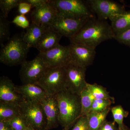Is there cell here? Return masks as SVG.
<instances>
[{"instance_id": "1", "label": "cell", "mask_w": 130, "mask_h": 130, "mask_svg": "<svg viewBox=\"0 0 130 130\" xmlns=\"http://www.w3.org/2000/svg\"><path fill=\"white\" fill-rule=\"evenodd\" d=\"M115 36L111 25L105 20L94 17L89 19L79 31L70 40L71 43L83 44L95 49L102 42L113 39Z\"/></svg>"}, {"instance_id": "2", "label": "cell", "mask_w": 130, "mask_h": 130, "mask_svg": "<svg viewBox=\"0 0 130 130\" xmlns=\"http://www.w3.org/2000/svg\"><path fill=\"white\" fill-rule=\"evenodd\" d=\"M55 96L59 112L60 124L64 129L69 130L80 117V95L66 89Z\"/></svg>"}, {"instance_id": "3", "label": "cell", "mask_w": 130, "mask_h": 130, "mask_svg": "<svg viewBox=\"0 0 130 130\" xmlns=\"http://www.w3.org/2000/svg\"><path fill=\"white\" fill-rule=\"evenodd\" d=\"M23 32L16 34L6 44L1 47L0 61L2 63L12 66L20 64L25 61L30 47L23 40Z\"/></svg>"}, {"instance_id": "4", "label": "cell", "mask_w": 130, "mask_h": 130, "mask_svg": "<svg viewBox=\"0 0 130 130\" xmlns=\"http://www.w3.org/2000/svg\"><path fill=\"white\" fill-rule=\"evenodd\" d=\"M49 2L57 16L74 19L95 17L87 3L81 0H49Z\"/></svg>"}, {"instance_id": "5", "label": "cell", "mask_w": 130, "mask_h": 130, "mask_svg": "<svg viewBox=\"0 0 130 130\" xmlns=\"http://www.w3.org/2000/svg\"><path fill=\"white\" fill-rule=\"evenodd\" d=\"M47 95L55 96L67 89L65 67L48 68L37 83Z\"/></svg>"}, {"instance_id": "6", "label": "cell", "mask_w": 130, "mask_h": 130, "mask_svg": "<svg viewBox=\"0 0 130 130\" xmlns=\"http://www.w3.org/2000/svg\"><path fill=\"white\" fill-rule=\"evenodd\" d=\"M19 110L28 125L36 130H45L46 118L39 102L24 100L19 103Z\"/></svg>"}, {"instance_id": "7", "label": "cell", "mask_w": 130, "mask_h": 130, "mask_svg": "<svg viewBox=\"0 0 130 130\" xmlns=\"http://www.w3.org/2000/svg\"><path fill=\"white\" fill-rule=\"evenodd\" d=\"M21 65L19 74L23 85L36 84L48 68L39 54L35 59L26 60Z\"/></svg>"}, {"instance_id": "8", "label": "cell", "mask_w": 130, "mask_h": 130, "mask_svg": "<svg viewBox=\"0 0 130 130\" xmlns=\"http://www.w3.org/2000/svg\"><path fill=\"white\" fill-rule=\"evenodd\" d=\"M67 89L80 95L86 88V68L71 62L66 67Z\"/></svg>"}, {"instance_id": "9", "label": "cell", "mask_w": 130, "mask_h": 130, "mask_svg": "<svg viewBox=\"0 0 130 130\" xmlns=\"http://www.w3.org/2000/svg\"><path fill=\"white\" fill-rule=\"evenodd\" d=\"M86 2L98 18L102 20L109 19L126 11L122 5L109 0H89Z\"/></svg>"}, {"instance_id": "10", "label": "cell", "mask_w": 130, "mask_h": 130, "mask_svg": "<svg viewBox=\"0 0 130 130\" xmlns=\"http://www.w3.org/2000/svg\"><path fill=\"white\" fill-rule=\"evenodd\" d=\"M90 18H71L57 16L50 28L59 32L62 37L68 38L70 39L79 31Z\"/></svg>"}, {"instance_id": "11", "label": "cell", "mask_w": 130, "mask_h": 130, "mask_svg": "<svg viewBox=\"0 0 130 130\" xmlns=\"http://www.w3.org/2000/svg\"><path fill=\"white\" fill-rule=\"evenodd\" d=\"M48 68L65 67L71 62L69 46L59 44L43 53H39Z\"/></svg>"}, {"instance_id": "12", "label": "cell", "mask_w": 130, "mask_h": 130, "mask_svg": "<svg viewBox=\"0 0 130 130\" xmlns=\"http://www.w3.org/2000/svg\"><path fill=\"white\" fill-rule=\"evenodd\" d=\"M68 46L71 62L85 68L92 64L95 57V49L79 43H71Z\"/></svg>"}, {"instance_id": "13", "label": "cell", "mask_w": 130, "mask_h": 130, "mask_svg": "<svg viewBox=\"0 0 130 130\" xmlns=\"http://www.w3.org/2000/svg\"><path fill=\"white\" fill-rule=\"evenodd\" d=\"M44 111L46 125L45 130H50L58 127L59 123V112L55 96L48 95L39 102Z\"/></svg>"}, {"instance_id": "14", "label": "cell", "mask_w": 130, "mask_h": 130, "mask_svg": "<svg viewBox=\"0 0 130 130\" xmlns=\"http://www.w3.org/2000/svg\"><path fill=\"white\" fill-rule=\"evenodd\" d=\"M57 16L56 9L49 0L47 3L33 9L31 14V22L45 28H50Z\"/></svg>"}, {"instance_id": "15", "label": "cell", "mask_w": 130, "mask_h": 130, "mask_svg": "<svg viewBox=\"0 0 130 130\" xmlns=\"http://www.w3.org/2000/svg\"><path fill=\"white\" fill-rule=\"evenodd\" d=\"M16 86L8 77L0 78V102L19 103L24 100L17 92Z\"/></svg>"}, {"instance_id": "16", "label": "cell", "mask_w": 130, "mask_h": 130, "mask_svg": "<svg viewBox=\"0 0 130 130\" xmlns=\"http://www.w3.org/2000/svg\"><path fill=\"white\" fill-rule=\"evenodd\" d=\"M16 88L17 92L24 100L40 102L48 95L43 89L35 84L16 85Z\"/></svg>"}, {"instance_id": "17", "label": "cell", "mask_w": 130, "mask_h": 130, "mask_svg": "<svg viewBox=\"0 0 130 130\" xmlns=\"http://www.w3.org/2000/svg\"><path fill=\"white\" fill-rule=\"evenodd\" d=\"M62 36L53 28H49L44 32L35 48L39 53H43L52 49L59 44Z\"/></svg>"}, {"instance_id": "18", "label": "cell", "mask_w": 130, "mask_h": 130, "mask_svg": "<svg viewBox=\"0 0 130 130\" xmlns=\"http://www.w3.org/2000/svg\"><path fill=\"white\" fill-rule=\"evenodd\" d=\"M48 28L31 22L26 32L24 33L23 40L30 48H35Z\"/></svg>"}, {"instance_id": "19", "label": "cell", "mask_w": 130, "mask_h": 130, "mask_svg": "<svg viewBox=\"0 0 130 130\" xmlns=\"http://www.w3.org/2000/svg\"><path fill=\"white\" fill-rule=\"evenodd\" d=\"M109 20L115 36L120 35L130 29V12L126 11Z\"/></svg>"}, {"instance_id": "20", "label": "cell", "mask_w": 130, "mask_h": 130, "mask_svg": "<svg viewBox=\"0 0 130 130\" xmlns=\"http://www.w3.org/2000/svg\"><path fill=\"white\" fill-rule=\"evenodd\" d=\"M111 110L109 107L103 111L90 112L87 115L89 130H100Z\"/></svg>"}, {"instance_id": "21", "label": "cell", "mask_w": 130, "mask_h": 130, "mask_svg": "<svg viewBox=\"0 0 130 130\" xmlns=\"http://www.w3.org/2000/svg\"><path fill=\"white\" fill-rule=\"evenodd\" d=\"M19 113V103L0 102V120L8 121Z\"/></svg>"}, {"instance_id": "22", "label": "cell", "mask_w": 130, "mask_h": 130, "mask_svg": "<svg viewBox=\"0 0 130 130\" xmlns=\"http://www.w3.org/2000/svg\"><path fill=\"white\" fill-rule=\"evenodd\" d=\"M86 88L95 100L111 99L114 98L109 95V93L106 88L97 84L87 83Z\"/></svg>"}, {"instance_id": "23", "label": "cell", "mask_w": 130, "mask_h": 130, "mask_svg": "<svg viewBox=\"0 0 130 130\" xmlns=\"http://www.w3.org/2000/svg\"><path fill=\"white\" fill-rule=\"evenodd\" d=\"M80 95L81 102L80 117L87 116L90 111L94 98L91 95L86 88L82 91Z\"/></svg>"}, {"instance_id": "24", "label": "cell", "mask_w": 130, "mask_h": 130, "mask_svg": "<svg viewBox=\"0 0 130 130\" xmlns=\"http://www.w3.org/2000/svg\"><path fill=\"white\" fill-rule=\"evenodd\" d=\"M111 111L113 116L114 121L118 125L119 129H121L124 126L123 120L126 118L129 112L126 111L121 105H117L111 108Z\"/></svg>"}, {"instance_id": "25", "label": "cell", "mask_w": 130, "mask_h": 130, "mask_svg": "<svg viewBox=\"0 0 130 130\" xmlns=\"http://www.w3.org/2000/svg\"><path fill=\"white\" fill-rule=\"evenodd\" d=\"M11 22L1 14L0 16V44L2 46L4 45V42L8 41L10 37L9 30Z\"/></svg>"}, {"instance_id": "26", "label": "cell", "mask_w": 130, "mask_h": 130, "mask_svg": "<svg viewBox=\"0 0 130 130\" xmlns=\"http://www.w3.org/2000/svg\"><path fill=\"white\" fill-rule=\"evenodd\" d=\"M22 0H1L0 8L1 14L6 18H7L9 12L14 8L18 7L19 3Z\"/></svg>"}, {"instance_id": "27", "label": "cell", "mask_w": 130, "mask_h": 130, "mask_svg": "<svg viewBox=\"0 0 130 130\" xmlns=\"http://www.w3.org/2000/svg\"><path fill=\"white\" fill-rule=\"evenodd\" d=\"M114 102L115 100L111 99L95 100L93 101L90 112L103 111L110 107L112 103Z\"/></svg>"}, {"instance_id": "28", "label": "cell", "mask_w": 130, "mask_h": 130, "mask_svg": "<svg viewBox=\"0 0 130 130\" xmlns=\"http://www.w3.org/2000/svg\"><path fill=\"white\" fill-rule=\"evenodd\" d=\"M8 121L13 130H25L28 126L25 120L20 113Z\"/></svg>"}, {"instance_id": "29", "label": "cell", "mask_w": 130, "mask_h": 130, "mask_svg": "<svg viewBox=\"0 0 130 130\" xmlns=\"http://www.w3.org/2000/svg\"><path fill=\"white\" fill-rule=\"evenodd\" d=\"M72 130H89L87 116L79 117L74 123Z\"/></svg>"}, {"instance_id": "30", "label": "cell", "mask_w": 130, "mask_h": 130, "mask_svg": "<svg viewBox=\"0 0 130 130\" xmlns=\"http://www.w3.org/2000/svg\"><path fill=\"white\" fill-rule=\"evenodd\" d=\"M12 23L24 29H27L30 25L29 21L25 15L20 14L15 16Z\"/></svg>"}, {"instance_id": "31", "label": "cell", "mask_w": 130, "mask_h": 130, "mask_svg": "<svg viewBox=\"0 0 130 130\" xmlns=\"http://www.w3.org/2000/svg\"><path fill=\"white\" fill-rule=\"evenodd\" d=\"M113 39L122 44L130 46V29L120 35L115 36Z\"/></svg>"}, {"instance_id": "32", "label": "cell", "mask_w": 130, "mask_h": 130, "mask_svg": "<svg viewBox=\"0 0 130 130\" xmlns=\"http://www.w3.org/2000/svg\"><path fill=\"white\" fill-rule=\"evenodd\" d=\"M17 7L19 14L24 15L29 13L32 8L31 5L25 0H22Z\"/></svg>"}, {"instance_id": "33", "label": "cell", "mask_w": 130, "mask_h": 130, "mask_svg": "<svg viewBox=\"0 0 130 130\" xmlns=\"http://www.w3.org/2000/svg\"><path fill=\"white\" fill-rule=\"evenodd\" d=\"M114 121H108L106 120L103 123L100 130H118Z\"/></svg>"}, {"instance_id": "34", "label": "cell", "mask_w": 130, "mask_h": 130, "mask_svg": "<svg viewBox=\"0 0 130 130\" xmlns=\"http://www.w3.org/2000/svg\"><path fill=\"white\" fill-rule=\"evenodd\" d=\"M49 0H25L26 2L30 4L32 8H37L44 5L48 2Z\"/></svg>"}, {"instance_id": "35", "label": "cell", "mask_w": 130, "mask_h": 130, "mask_svg": "<svg viewBox=\"0 0 130 130\" xmlns=\"http://www.w3.org/2000/svg\"><path fill=\"white\" fill-rule=\"evenodd\" d=\"M0 130H13L8 121L0 120Z\"/></svg>"}, {"instance_id": "36", "label": "cell", "mask_w": 130, "mask_h": 130, "mask_svg": "<svg viewBox=\"0 0 130 130\" xmlns=\"http://www.w3.org/2000/svg\"><path fill=\"white\" fill-rule=\"evenodd\" d=\"M25 130H36L31 126L28 125Z\"/></svg>"}, {"instance_id": "37", "label": "cell", "mask_w": 130, "mask_h": 130, "mask_svg": "<svg viewBox=\"0 0 130 130\" xmlns=\"http://www.w3.org/2000/svg\"><path fill=\"white\" fill-rule=\"evenodd\" d=\"M118 130H129V129H128V128H127L126 126H125V125H124V127H123L122 129H119Z\"/></svg>"}, {"instance_id": "38", "label": "cell", "mask_w": 130, "mask_h": 130, "mask_svg": "<svg viewBox=\"0 0 130 130\" xmlns=\"http://www.w3.org/2000/svg\"><path fill=\"white\" fill-rule=\"evenodd\" d=\"M64 130H65V129H64Z\"/></svg>"}]
</instances>
